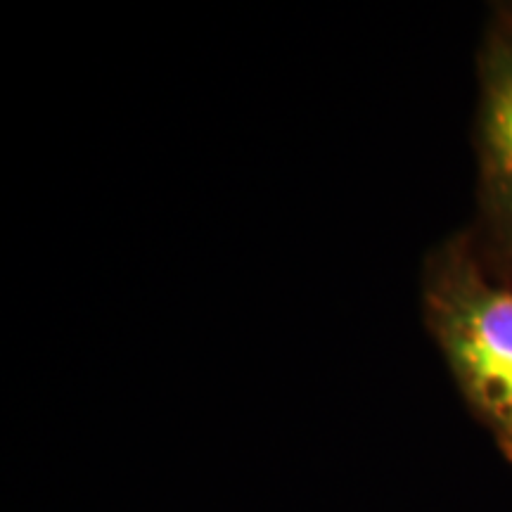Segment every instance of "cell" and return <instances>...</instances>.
Wrapping results in <instances>:
<instances>
[{
    "label": "cell",
    "instance_id": "obj_2",
    "mask_svg": "<svg viewBox=\"0 0 512 512\" xmlns=\"http://www.w3.org/2000/svg\"><path fill=\"white\" fill-rule=\"evenodd\" d=\"M477 74V221L467 233L486 264L512 278V3L491 12Z\"/></svg>",
    "mask_w": 512,
    "mask_h": 512
},
{
    "label": "cell",
    "instance_id": "obj_1",
    "mask_svg": "<svg viewBox=\"0 0 512 512\" xmlns=\"http://www.w3.org/2000/svg\"><path fill=\"white\" fill-rule=\"evenodd\" d=\"M422 316L467 411L512 465V278L486 264L467 230L425 259Z\"/></svg>",
    "mask_w": 512,
    "mask_h": 512
}]
</instances>
